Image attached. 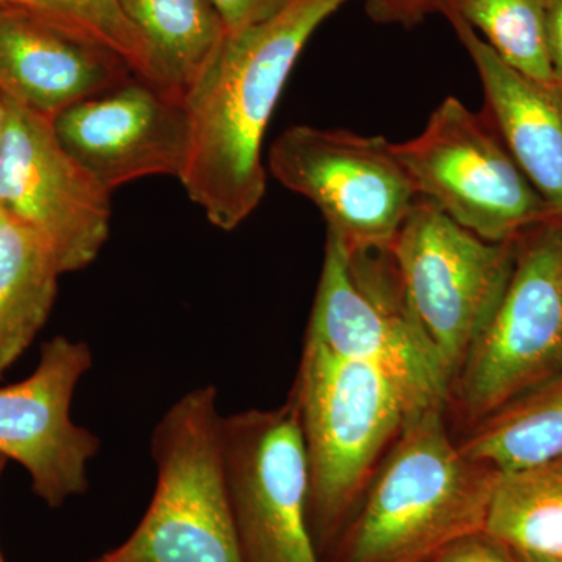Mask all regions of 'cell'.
<instances>
[{
    "mask_svg": "<svg viewBox=\"0 0 562 562\" xmlns=\"http://www.w3.org/2000/svg\"><path fill=\"white\" fill-rule=\"evenodd\" d=\"M350 0H291L271 20L228 35L184 101L190 149L180 181L211 224L233 231L266 192L261 146L295 61L313 33Z\"/></svg>",
    "mask_w": 562,
    "mask_h": 562,
    "instance_id": "obj_1",
    "label": "cell"
},
{
    "mask_svg": "<svg viewBox=\"0 0 562 562\" xmlns=\"http://www.w3.org/2000/svg\"><path fill=\"white\" fill-rule=\"evenodd\" d=\"M497 469L472 460L443 427L442 409L406 422L347 525L339 562H428L484 531Z\"/></svg>",
    "mask_w": 562,
    "mask_h": 562,
    "instance_id": "obj_2",
    "label": "cell"
},
{
    "mask_svg": "<svg viewBox=\"0 0 562 562\" xmlns=\"http://www.w3.org/2000/svg\"><path fill=\"white\" fill-rule=\"evenodd\" d=\"M292 401L308 461L310 528L317 552L349 525L375 462L409 419L401 394L371 366L306 336Z\"/></svg>",
    "mask_w": 562,
    "mask_h": 562,
    "instance_id": "obj_3",
    "label": "cell"
},
{
    "mask_svg": "<svg viewBox=\"0 0 562 562\" xmlns=\"http://www.w3.org/2000/svg\"><path fill=\"white\" fill-rule=\"evenodd\" d=\"M150 450L157 486L149 508L127 541L92 562H243L216 387H195L173 403L155 428Z\"/></svg>",
    "mask_w": 562,
    "mask_h": 562,
    "instance_id": "obj_4",
    "label": "cell"
},
{
    "mask_svg": "<svg viewBox=\"0 0 562 562\" xmlns=\"http://www.w3.org/2000/svg\"><path fill=\"white\" fill-rule=\"evenodd\" d=\"M306 336L386 376L409 419L442 409L449 397L452 376L406 308L391 249L349 251L327 231Z\"/></svg>",
    "mask_w": 562,
    "mask_h": 562,
    "instance_id": "obj_5",
    "label": "cell"
},
{
    "mask_svg": "<svg viewBox=\"0 0 562 562\" xmlns=\"http://www.w3.org/2000/svg\"><path fill=\"white\" fill-rule=\"evenodd\" d=\"M406 308L454 382L501 305L516 241L490 243L419 198L391 246Z\"/></svg>",
    "mask_w": 562,
    "mask_h": 562,
    "instance_id": "obj_6",
    "label": "cell"
},
{
    "mask_svg": "<svg viewBox=\"0 0 562 562\" xmlns=\"http://www.w3.org/2000/svg\"><path fill=\"white\" fill-rule=\"evenodd\" d=\"M419 198L484 241L512 243L557 216L486 114L450 95L417 138L394 144Z\"/></svg>",
    "mask_w": 562,
    "mask_h": 562,
    "instance_id": "obj_7",
    "label": "cell"
},
{
    "mask_svg": "<svg viewBox=\"0 0 562 562\" xmlns=\"http://www.w3.org/2000/svg\"><path fill=\"white\" fill-rule=\"evenodd\" d=\"M562 372V214L516 239L501 305L465 355L458 395L480 422Z\"/></svg>",
    "mask_w": 562,
    "mask_h": 562,
    "instance_id": "obj_8",
    "label": "cell"
},
{
    "mask_svg": "<svg viewBox=\"0 0 562 562\" xmlns=\"http://www.w3.org/2000/svg\"><path fill=\"white\" fill-rule=\"evenodd\" d=\"M269 171L313 202L349 251L391 249L419 199L383 136L295 125L273 143Z\"/></svg>",
    "mask_w": 562,
    "mask_h": 562,
    "instance_id": "obj_9",
    "label": "cell"
},
{
    "mask_svg": "<svg viewBox=\"0 0 562 562\" xmlns=\"http://www.w3.org/2000/svg\"><path fill=\"white\" fill-rule=\"evenodd\" d=\"M222 460L243 562H324L308 519V461L295 402L222 417Z\"/></svg>",
    "mask_w": 562,
    "mask_h": 562,
    "instance_id": "obj_10",
    "label": "cell"
},
{
    "mask_svg": "<svg viewBox=\"0 0 562 562\" xmlns=\"http://www.w3.org/2000/svg\"><path fill=\"white\" fill-rule=\"evenodd\" d=\"M3 101L0 210L43 239L61 276L80 271L109 239L111 192L63 149L52 117Z\"/></svg>",
    "mask_w": 562,
    "mask_h": 562,
    "instance_id": "obj_11",
    "label": "cell"
},
{
    "mask_svg": "<svg viewBox=\"0 0 562 562\" xmlns=\"http://www.w3.org/2000/svg\"><path fill=\"white\" fill-rule=\"evenodd\" d=\"M92 355L85 342L55 336L24 382L0 387V453L29 472L33 492L52 508L88 491L98 436L70 419V403Z\"/></svg>",
    "mask_w": 562,
    "mask_h": 562,
    "instance_id": "obj_12",
    "label": "cell"
},
{
    "mask_svg": "<svg viewBox=\"0 0 562 562\" xmlns=\"http://www.w3.org/2000/svg\"><path fill=\"white\" fill-rule=\"evenodd\" d=\"M54 131L110 192L143 177L180 179L190 149L184 103L138 77L61 111Z\"/></svg>",
    "mask_w": 562,
    "mask_h": 562,
    "instance_id": "obj_13",
    "label": "cell"
},
{
    "mask_svg": "<svg viewBox=\"0 0 562 562\" xmlns=\"http://www.w3.org/2000/svg\"><path fill=\"white\" fill-rule=\"evenodd\" d=\"M136 77L116 52L29 7L0 5V94L52 120Z\"/></svg>",
    "mask_w": 562,
    "mask_h": 562,
    "instance_id": "obj_14",
    "label": "cell"
},
{
    "mask_svg": "<svg viewBox=\"0 0 562 562\" xmlns=\"http://www.w3.org/2000/svg\"><path fill=\"white\" fill-rule=\"evenodd\" d=\"M479 70L486 109L506 149L532 187L562 214V87L506 65L472 27L446 14Z\"/></svg>",
    "mask_w": 562,
    "mask_h": 562,
    "instance_id": "obj_15",
    "label": "cell"
},
{
    "mask_svg": "<svg viewBox=\"0 0 562 562\" xmlns=\"http://www.w3.org/2000/svg\"><path fill=\"white\" fill-rule=\"evenodd\" d=\"M149 54L154 87L187 101L216 61L228 31L211 0H120Z\"/></svg>",
    "mask_w": 562,
    "mask_h": 562,
    "instance_id": "obj_16",
    "label": "cell"
},
{
    "mask_svg": "<svg viewBox=\"0 0 562 562\" xmlns=\"http://www.w3.org/2000/svg\"><path fill=\"white\" fill-rule=\"evenodd\" d=\"M60 276L43 239L0 210V380L49 319Z\"/></svg>",
    "mask_w": 562,
    "mask_h": 562,
    "instance_id": "obj_17",
    "label": "cell"
},
{
    "mask_svg": "<svg viewBox=\"0 0 562 562\" xmlns=\"http://www.w3.org/2000/svg\"><path fill=\"white\" fill-rule=\"evenodd\" d=\"M484 531L516 552L562 560V454L498 471Z\"/></svg>",
    "mask_w": 562,
    "mask_h": 562,
    "instance_id": "obj_18",
    "label": "cell"
},
{
    "mask_svg": "<svg viewBox=\"0 0 562 562\" xmlns=\"http://www.w3.org/2000/svg\"><path fill=\"white\" fill-rule=\"evenodd\" d=\"M461 450L497 471L562 454V372L479 422Z\"/></svg>",
    "mask_w": 562,
    "mask_h": 562,
    "instance_id": "obj_19",
    "label": "cell"
},
{
    "mask_svg": "<svg viewBox=\"0 0 562 562\" xmlns=\"http://www.w3.org/2000/svg\"><path fill=\"white\" fill-rule=\"evenodd\" d=\"M432 11L460 18L530 79L557 83L547 47V0H435Z\"/></svg>",
    "mask_w": 562,
    "mask_h": 562,
    "instance_id": "obj_20",
    "label": "cell"
},
{
    "mask_svg": "<svg viewBox=\"0 0 562 562\" xmlns=\"http://www.w3.org/2000/svg\"><path fill=\"white\" fill-rule=\"evenodd\" d=\"M36 3L52 20L116 52L138 79L154 85L146 44L125 16L120 0H36Z\"/></svg>",
    "mask_w": 562,
    "mask_h": 562,
    "instance_id": "obj_21",
    "label": "cell"
},
{
    "mask_svg": "<svg viewBox=\"0 0 562 562\" xmlns=\"http://www.w3.org/2000/svg\"><path fill=\"white\" fill-rule=\"evenodd\" d=\"M428 562H522L520 554L486 531L458 539Z\"/></svg>",
    "mask_w": 562,
    "mask_h": 562,
    "instance_id": "obj_22",
    "label": "cell"
},
{
    "mask_svg": "<svg viewBox=\"0 0 562 562\" xmlns=\"http://www.w3.org/2000/svg\"><path fill=\"white\" fill-rule=\"evenodd\" d=\"M220 11L228 35L246 31L254 25L271 20L291 0H211Z\"/></svg>",
    "mask_w": 562,
    "mask_h": 562,
    "instance_id": "obj_23",
    "label": "cell"
},
{
    "mask_svg": "<svg viewBox=\"0 0 562 562\" xmlns=\"http://www.w3.org/2000/svg\"><path fill=\"white\" fill-rule=\"evenodd\" d=\"M435 0H366V11L376 24L414 27L432 13Z\"/></svg>",
    "mask_w": 562,
    "mask_h": 562,
    "instance_id": "obj_24",
    "label": "cell"
},
{
    "mask_svg": "<svg viewBox=\"0 0 562 562\" xmlns=\"http://www.w3.org/2000/svg\"><path fill=\"white\" fill-rule=\"evenodd\" d=\"M547 47L554 81L562 87V0H547Z\"/></svg>",
    "mask_w": 562,
    "mask_h": 562,
    "instance_id": "obj_25",
    "label": "cell"
},
{
    "mask_svg": "<svg viewBox=\"0 0 562 562\" xmlns=\"http://www.w3.org/2000/svg\"><path fill=\"white\" fill-rule=\"evenodd\" d=\"M0 5L29 7V9H35L41 11L38 3H36V0H0Z\"/></svg>",
    "mask_w": 562,
    "mask_h": 562,
    "instance_id": "obj_26",
    "label": "cell"
},
{
    "mask_svg": "<svg viewBox=\"0 0 562 562\" xmlns=\"http://www.w3.org/2000/svg\"><path fill=\"white\" fill-rule=\"evenodd\" d=\"M519 553V552H517ZM522 562H562V560H554V558L535 557V554L519 553Z\"/></svg>",
    "mask_w": 562,
    "mask_h": 562,
    "instance_id": "obj_27",
    "label": "cell"
},
{
    "mask_svg": "<svg viewBox=\"0 0 562 562\" xmlns=\"http://www.w3.org/2000/svg\"><path fill=\"white\" fill-rule=\"evenodd\" d=\"M3 128H5V101H3V95L0 94V139H2Z\"/></svg>",
    "mask_w": 562,
    "mask_h": 562,
    "instance_id": "obj_28",
    "label": "cell"
},
{
    "mask_svg": "<svg viewBox=\"0 0 562 562\" xmlns=\"http://www.w3.org/2000/svg\"><path fill=\"white\" fill-rule=\"evenodd\" d=\"M7 461L9 458L5 454L0 453V479H2L3 469H5ZM0 562H3L2 553H0Z\"/></svg>",
    "mask_w": 562,
    "mask_h": 562,
    "instance_id": "obj_29",
    "label": "cell"
},
{
    "mask_svg": "<svg viewBox=\"0 0 562 562\" xmlns=\"http://www.w3.org/2000/svg\"><path fill=\"white\" fill-rule=\"evenodd\" d=\"M3 562H5V561H3Z\"/></svg>",
    "mask_w": 562,
    "mask_h": 562,
    "instance_id": "obj_30",
    "label": "cell"
}]
</instances>
